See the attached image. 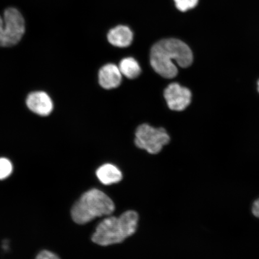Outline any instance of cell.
I'll return each instance as SVG.
<instances>
[{"label":"cell","mask_w":259,"mask_h":259,"mask_svg":"<svg viewBox=\"0 0 259 259\" xmlns=\"http://www.w3.org/2000/svg\"><path fill=\"white\" fill-rule=\"evenodd\" d=\"M164 96L168 106L172 111H184L192 101L190 91L177 83L170 84L164 90Z\"/></svg>","instance_id":"8992f818"},{"label":"cell","mask_w":259,"mask_h":259,"mask_svg":"<svg viewBox=\"0 0 259 259\" xmlns=\"http://www.w3.org/2000/svg\"><path fill=\"white\" fill-rule=\"evenodd\" d=\"M169 141V136L163 128H154L145 124L139 126L136 132V145L152 154L159 153Z\"/></svg>","instance_id":"5b68a950"},{"label":"cell","mask_w":259,"mask_h":259,"mask_svg":"<svg viewBox=\"0 0 259 259\" xmlns=\"http://www.w3.org/2000/svg\"><path fill=\"white\" fill-rule=\"evenodd\" d=\"M35 259H61L58 255L54 252L44 250L41 251L37 255Z\"/></svg>","instance_id":"5bb4252c"},{"label":"cell","mask_w":259,"mask_h":259,"mask_svg":"<svg viewBox=\"0 0 259 259\" xmlns=\"http://www.w3.org/2000/svg\"><path fill=\"white\" fill-rule=\"evenodd\" d=\"M174 2L178 10L186 12L195 7L198 0H174Z\"/></svg>","instance_id":"4fadbf2b"},{"label":"cell","mask_w":259,"mask_h":259,"mask_svg":"<svg viewBox=\"0 0 259 259\" xmlns=\"http://www.w3.org/2000/svg\"><path fill=\"white\" fill-rule=\"evenodd\" d=\"M251 212L255 218L259 219V197L252 203Z\"/></svg>","instance_id":"9a60e30c"},{"label":"cell","mask_w":259,"mask_h":259,"mask_svg":"<svg viewBox=\"0 0 259 259\" xmlns=\"http://www.w3.org/2000/svg\"><path fill=\"white\" fill-rule=\"evenodd\" d=\"M115 209L112 199L98 189L87 191L74 203L71 215L74 222L84 225L103 215L111 214Z\"/></svg>","instance_id":"3957f363"},{"label":"cell","mask_w":259,"mask_h":259,"mask_svg":"<svg viewBox=\"0 0 259 259\" xmlns=\"http://www.w3.org/2000/svg\"><path fill=\"white\" fill-rule=\"evenodd\" d=\"M258 92H259V80H258Z\"/></svg>","instance_id":"e0dca14e"},{"label":"cell","mask_w":259,"mask_h":259,"mask_svg":"<svg viewBox=\"0 0 259 259\" xmlns=\"http://www.w3.org/2000/svg\"><path fill=\"white\" fill-rule=\"evenodd\" d=\"M26 105L32 113L38 116H47L54 110V103L51 97L43 91L31 92L25 100Z\"/></svg>","instance_id":"52a82bcc"},{"label":"cell","mask_w":259,"mask_h":259,"mask_svg":"<svg viewBox=\"0 0 259 259\" xmlns=\"http://www.w3.org/2000/svg\"><path fill=\"white\" fill-rule=\"evenodd\" d=\"M134 35L131 29L126 26H118L112 29L108 35L109 43L113 46L125 48L132 44Z\"/></svg>","instance_id":"9c48e42d"},{"label":"cell","mask_w":259,"mask_h":259,"mask_svg":"<svg viewBox=\"0 0 259 259\" xmlns=\"http://www.w3.org/2000/svg\"><path fill=\"white\" fill-rule=\"evenodd\" d=\"M25 21L15 8L6 10L0 16V47H11L18 44L25 33Z\"/></svg>","instance_id":"277c9868"},{"label":"cell","mask_w":259,"mask_h":259,"mask_svg":"<svg viewBox=\"0 0 259 259\" xmlns=\"http://www.w3.org/2000/svg\"><path fill=\"white\" fill-rule=\"evenodd\" d=\"M14 171V165L8 158L0 157V181L7 179Z\"/></svg>","instance_id":"7c38bea8"},{"label":"cell","mask_w":259,"mask_h":259,"mask_svg":"<svg viewBox=\"0 0 259 259\" xmlns=\"http://www.w3.org/2000/svg\"><path fill=\"white\" fill-rule=\"evenodd\" d=\"M119 69L121 74L128 79L137 78L141 72L140 66L137 61L131 57L123 59L119 63Z\"/></svg>","instance_id":"8fae6325"},{"label":"cell","mask_w":259,"mask_h":259,"mask_svg":"<svg viewBox=\"0 0 259 259\" xmlns=\"http://www.w3.org/2000/svg\"><path fill=\"white\" fill-rule=\"evenodd\" d=\"M100 85L105 89H115L120 85L122 75L119 67L113 64L103 66L99 71Z\"/></svg>","instance_id":"ba28073f"},{"label":"cell","mask_w":259,"mask_h":259,"mask_svg":"<svg viewBox=\"0 0 259 259\" xmlns=\"http://www.w3.org/2000/svg\"><path fill=\"white\" fill-rule=\"evenodd\" d=\"M9 242L7 240H5L3 243V247L5 250H8L9 248Z\"/></svg>","instance_id":"2e32d148"},{"label":"cell","mask_w":259,"mask_h":259,"mask_svg":"<svg viewBox=\"0 0 259 259\" xmlns=\"http://www.w3.org/2000/svg\"><path fill=\"white\" fill-rule=\"evenodd\" d=\"M193 60L190 48L183 41L175 38L158 41L151 49V66L165 78L171 79L177 75L178 70L174 63L186 68L192 64Z\"/></svg>","instance_id":"6da1fadb"},{"label":"cell","mask_w":259,"mask_h":259,"mask_svg":"<svg viewBox=\"0 0 259 259\" xmlns=\"http://www.w3.org/2000/svg\"><path fill=\"white\" fill-rule=\"evenodd\" d=\"M96 176L105 185L118 183L122 178L121 171L112 164H105L100 167L96 171Z\"/></svg>","instance_id":"30bf717a"},{"label":"cell","mask_w":259,"mask_h":259,"mask_svg":"<svg viewBox=\"0 0 259 259\" xmlns=\"http://www.w3.org/2000/svg\"><path fill=\"white\" fill-rule=\"evenodd\" d=\"M138 220V214L134 210H128L118 218H106L97 226L92 241L102 246L119 244L135 234Z\"/></svg>","instance_id":"7a4b0ae2"}]
</instances>
